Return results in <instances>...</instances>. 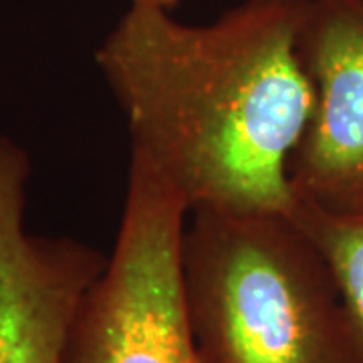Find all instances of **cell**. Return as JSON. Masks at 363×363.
I'll list each match as a JSON object with an SVG mask.
<instances>
[{"label":"cell","mask_w":363,"mask_h":363,"mask_svg":"<svg viewBox=\"0 0 363 363\" xmlns=\"http://www.w3.org/2000/svg\"><path fill=\"white\" fill-rule=\"evenodd\" d=\"M298 51L315 107L291 162L295 200L363 206V0H311Z\"/></svg>","instance_id":"cell-5"},{"label":"cell","mask_w":363,"mask_h":363,"mask_svg":"<svg viewBox=\"0 0 363 363\" xmlns=\"http://www.w3.org/2000/svg\"><path fill=\"white\" fill-rule=\"evenodd\" d=\"M188 214L168 182L130 156L113 250L79 307L65 363H206L182 295Z\"/></svg>","instance_id":"cell-3"},{"label":"cell","mask_w":363,"mask_h":363,"mask_svg":"<svg viewBox=\"0 0 363 363\" xmlns=\"http://www.w3.org/2000/svg\"><path fill=\"white\" fill-rule=\"evenodd\" d=\"M30 156L0 135V363H65L79 307L107 255L26 230Z\"/></svg>","instance_id":"cell-4"},{"label":"cell","mask_w":363,"mask_h":363,"mask_svg":"<svg viewBox=\"0 0 363 363\" xmlns=\"http://www.w3.org/2000/svg\"><path fill=\"white\" fill-rule=\"evenodd\" d=\"M186 317L206 363H357L337 285L291 212H192Z\"/></svg>","instance_id":"cell-2"},{"label":"cell","mask_w":363,"mask_h":363,"mask_svg":"<svg viewBox=\"0 0 363 363\" xmlns=\"http://www.w3.org/2000/svg\"><path fill=\"white\" fill-rule=\"evenodd\" d=\"M180 0H130V4H145V6H156V9H164L169 11L178 4Z\"/></svg>","instance_id":"cell-7"},{"label":"cell","mask_w":363,"mask_h":363,"mask_svg":"<svg viewBox=\"0 0 363 363\" xmlns=\"http://www.w3.org/2000/svg\"><path fill=\"white\" fill-rule=\"evenodd\" d=\"M311 0H242L186 25L130 4L95 63L143 160L188 212H291V162L315 107L298 51Z\"/></svg>","instance_id":"cell-1"},{"label":"cell","mask_w":363,"mask_h":363,"mask_svg":"<svg viewBox=\"0 0 363 363\" xmlns=\"http://www.w3.org/2000/svg\"><path fill=\"white\" fill-rule=\"evenodd\" d=\"M291 214L323 255L337 285L357 363H363V206L329 210L295 200Z\"/></svg>","instance_id":"cell-6"}]
</instances>
